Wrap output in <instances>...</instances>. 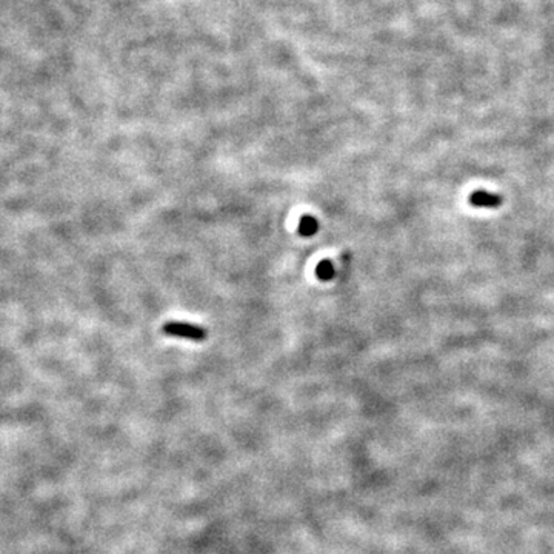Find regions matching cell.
I'll list each match as a JSON object with an SVG mask.
<instances>
[{"instance_id":"6da1fadb","label":"cell","mask_w":554,"mask_h":554,"mask_svg":"<svg viewBox=\"0 0 554 554\" xmlns=\"http://www.w3.org/2000/svg\"><path fill=\"white\" fill-rule=\"evenodd\" d=\"M163 332L168 336H173V337L196 340V342H201V340L207 339V331H205L203 328L191 325V323H185V322L165 323Z\"/></svg>"},{"instance_id":"7a4b0ae2","label":"cell","mask_w":554,"mask_h":554,"mask_svg":"<svg viewBox=\"0 0 554 554\" xmlns=\"http://www.w3.org/2000/svg\"><path fill=\"white\" fill-rule=\"evenodd\" d=\"M471 202L478 207H496L501 203V197L485 191H478L471 196Z\"/></svg>"},{"instance_id":"3957f363","label":"cell","mask_w":554,"mask_h":554,"mask_svg":"<svg viewBox=\"0 0 554 554\" xmlns=\"http://www.w3.org/2000/svg\"><path fill=\"white\" fill-rule=\"evenodd\" d=\"M318 229H319V224H318V220H316L314 217L304 216L302 219H300V224H299L300 236H304V237L313 236V234H316V231H318Z\"/></svg>"},{"instance_id":"277c9868","label":"cell","mask_w":554,"mask_h":554,"mask_svg":"<svg viewBox=\"0 0 554 554\" xmlns=\"http://www.w3.org/2000/svg\"><path fill=\"white\" fill-rule=\"evenodd\" d=\"M316 274H318L320 281H330L331 277L335 276V268H332L330 260H323V262H320L318 268H316Z\"/></svg>"}]
</instances>
